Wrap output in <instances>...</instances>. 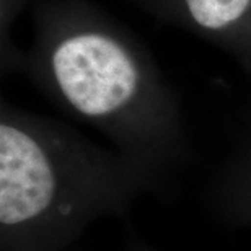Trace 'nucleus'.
Listing matches in <instances>:
<instances>
[{
    "mask_svg": "<svg viewBox=\"0 0 251 251\" xmlns=\"http://www.w3.org/2000/svg\"><path fill=\"white\" fill-rule=\"evenodd\" d=\"M162 189L124 153L3 109L0 251H69L97 220L126 217L140 198Z\"/></svg>",
    "mask_w": 251,
    "mask_h": 251,
    "instance_id": "1",
    "label": "nucleus"
},
{
    "mask_svg": "<svg viewBox=\"0 0 251 251\" xmlns=\"http://www.w3.org/2000/svg\"><path fill=\"white\" fill-rule=\"evenodd\" d=\"M202 202L217 224L251 230V145L215 175L204 191Z\"/></svg>",
    "mask_w": 251,
    "mask_h": 251,
    "instance_id": "2",
    "label": "nucleus"
},
{
    "mask_svg": "<svg viewBox=\"0 0 251 251\" xmlns=\"http://www.w3.org/2000/svg\"><path fill=\"white\" fill-rule=\"evenodd\" d=\"M194 22L204 28L220 29L235 23L247 12L251 0H184Z\"/></svg>",
    "mask_w": 251,
    "mask_h": 251,
    "instance_id": "3",
    "label": "nucleus"
},
{
    "mask_svg": "<svg viewBox=\"0 0 251 251\" xmlns=\"http://www.w3.org/2000/svg\"><path fill=\"white\" fill-rule=\"evenodd\" d=\"M123 251H162V250L152 247V245H149L147 242H144L139 235L130 232L127 235V240H126V245H124Z\"/></svg>",
    "mask_w": 251,
    "mask_h": 251,
    "instance_id": "4",
    "label": "nucleus"
}]
</instances>
